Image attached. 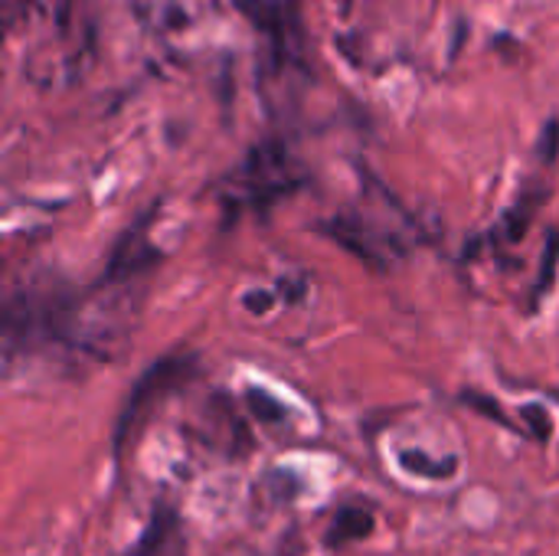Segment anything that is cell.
Masks as SVG:
<instances>
[{
    "mask_svg": "<svg viewBox=\"0 0 559 556\" xmlns=\"http://www.w3.org/2000/svg\"><path fill=\"white\" fill-rule=\"evenodd\" d=\"M295 174H292V157L282 144L265 141L246 154V161L233 170L229 187H226V206L229 210H265L278 197L295 190Z\"/></svg>",
    "mask_w": 559,
    "mask_h": 556,
    "instance_id": "6da1fadb",
    "label": "cell"
},
{
    "mask_svg": "<svg viewBox=\"0 0 559 556\" xmlns=\"http://www.w3.org/2000/svg\"><path fill=\"white\" fill-rule=\"evenodd\" d=\"M190 374H193V360H190V357H167V360L154 364V367L138 380V387H134V393H131V400H128V406H124V416H121V426H118V442H121V439L128 436V429L141 419L144 406H147L154 397L167 393L174 383L187 380Z\"/></svg>",
    "mask_w": 559,
    "mask_h": 556,
    "instance_id": "7a4b0ae2",
    "label": "cell"
},
{
    "mask_svg": "<svg viewBox=\"0 0 559 556\" xmlns=\"http://www.w3.org/2000/svg\"><path fill=\"white\" fill-rule=\"evenodd\" d=\"M128 556H183V537L177 528V518L170 511H154L151 528L138 541V547Z\"/></svg>",
    "mask_w": 559,
    "mask_h": 556,
    "instance_id": "3957f363",
    "label": "cell"
}]
</instances>
